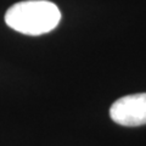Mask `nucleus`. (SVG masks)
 Returning <instances> with one entry per match:
<instances>
[{
    "mask_svg": "<svg viewBox=\"0 0 146 146\" xmlns=\"http://www.w3.org/2000/svg\"><path fill=\"white\" fill-rule=\"evenodd\" d=\"M61 12L48 0H26L12 5L5 13L10 28L27 35H42L56 28Z\"/></svg>",
    "mask_w": 146,
    "mask_h": 146,
    "instance_id": "1",
    "label": "nucleus"
},
{
    "mask_svg": "<svg viewBox=\"0 0 146 146\" xmlns=\"http://www.w3.org/2000/svg\"><path fill=\"white\" fill-rule=\"evenodd\" d=\"M110 117L115 123L124 127L146 124V93L118 99L110 108Z\"/></svg>",
    "mask_w": 146,
    "mask_h": 146,
    "instance_id": "2",
    "label": "nucleus"
}]
</instances>
